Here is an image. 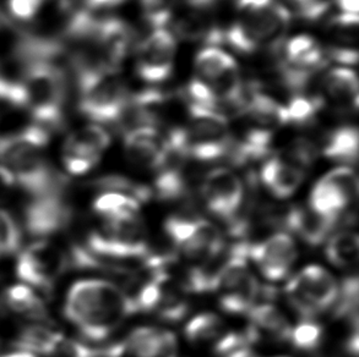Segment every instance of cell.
Masks as SVG:
<instances>
[{"instance_id":"obj_19","label":"cell","mask_w":359,"mask_h":357,"mask_svg":"<svg viewBox=\"0 0 359 357\" xmlns=\"http://www.w3.org/2000/svg\"><path fill=\"white\" fill-rule=\"evenodd\" d=\"M335 220L324 217L311 207H292L283 217V224L301 240L311 246H319L330 237Z\"/></svg>"},{"instance_id":"obj_17","label":"cell","mask_w":359,"mask_h":357,"mask_svg":"<svg viewBox=\"0 0 359 357\" xmlns=\"http://www.w3.org/2000/svg\"><path fill=\"white\" fill-rule=\"evenodd\" d=\"M124 150L126 157L139 167L157 170L165 155V137L157 127L142 126L126 131Z\"/></svg>"},{"instance_id":"obj_3","label":"cell","mask_w":359,"mask_h":357,"mask_svg":"<svg viewBox=\"0 0 359 357\" xmlns=\"http://www.w3.org/2000/svg\"><path fill=\"white\" fill-rule=\"evenodd\" d=\"M291 11L277 0H237L224 42L241 54L277 52L291 24Z\"/></svg>"},{"instance_id":"obj_37","label":"cell","mask_w":359,"mask_h":357,"mask_svg":"<svg viewBox=\"0 0 359 357\" xmlns=\"http://www.w3.org/2000/svg\"><path fill=\"white\" fill-rule=\"evenodd\" d=\"M124 1L126 0H83V4L85 9L95 11V10L111 9L123 4Z\"/></svg>"},{"instance_id":"obj_15","label":"cell","mask_w":359,"mask_h":357,"mask_svg":"<svg viewBox=\"0 0 359 357\" xmlns=\"http://www.w3.org/2000/svg\"><path fill=\"white\" fill-rule=\"evenodd\" d=\"M73 211L62 190L36 197L25 211V227L31 235L48 237L68 227Z\"/></svg>"},{"instance_id":"obj_32","label":"cell","mask_w":359,"mask_h":357,"mask_svg":"<svg viewBox=\"0 0 359 357\" xmlns=\"http://www.w3.org/2000/svg\"><path fill=\"white\" fill-rule=\"evenodd\" d=\"M254 342L245 333H224L215 344L217 357H252Z\"/></svg>"},{"instance_id":"obj_34","label":"cell","mask_w":359,"mask_h":357,"mask_svg":"<svg viewBox=\"0 0 359 357\" xmlns=\"http://www.w3.org/2000/svg\"><path fill=\"white\" fill-rule=\"evenodd\" d=\"M44 357H101V351L88 348L85 344L67 338L62 334Z\"/></svg>"},{"instance_id":"obj_33","label":"cell","mask_w":359,"mask_h":357,"mask_svg":"<svg viewBox=\"0 0 359 357\" xmlns=\"http://www.w3.org/2000/svg\"><path fill=\"white\" fill-rule=\"evenodd\" d=\"M19 245V227L9 213L0 209V257L16 251Z\"/></svg>"},{"instance_id":"obj_10","label":"cell","mask_w":359,"mask_h":357,"mask_svg":"<svg viewBox=\"0 0 359 357\" xmlns=\"http://www.w3.org/2000/svg\"><path fill=\"white\" fill-rule=\"evenodd\" d=\"M358 196V178L350 167L331 170L316 183L309 207L324 217L337 222Z\"/></svg>"},{"instance_id":"obj_4","label":"cell","mask_w":359,"mask_h":357,"mask_svg":"<svg viewBox=\"0 0 359 357\" xmlns=\"http://www.w3.org/2000/svg\"><path fill=\"white\" fill-rule=\"evenodd\" d=\"M68 73L34 60H26L21 86L25 106L36 125L46 130L60 129L65 119Z\"/></svg>"},{"instance_id":"obj_28","label":"cell","mask_w":359,"mask_h":357,"mask_svg":"<svg viewBox=\"0 0 359 357\" xmlns=\"http://www.w3.org/2000/svg\"><path fill=\"white\" fill-rule=\"evenodd\" d=\"M62 333L55 332L54 329L34 326L25 329L22 333L20 334L16 345L19 346L21 351L32 354L34 356L41 355L46 356L53 348L54 344L60 338Z\"/></svg>"},{"instance_id":"obj_35","label":"cell","mask_w":359,"mask_h":357,"mask_svg":"<svg viewBox=\"0 0 359 357\" xmlns=\"http://www.w3.org/2000/svg\"><path fill=\"white\" fill-rule=\"evenodd\" d=\"M301 19L308 22H318L325 18L330 10L329 0H288Z\"/></svg>"},{"instance_id":"obj_23","label":"cell","mask_w":359,"mask_h":357,"mask_svg":"<svg viewBox=\"0 0 359 357\" xmlns=\"http://www.w3.org/2000/svg\"><path fill=\"white\" fill-rule=\"evenodd\" d=\"M323 155L327 160L348 167L358 160V130L355 126H340L326 136Z\"/></svg>"},{"instance_id":"obj_16","label":"cell","mask_w":359,"mask_h":357,"mask_svg":"<svg viewBox=\"0 0 359 357\" xmlns=\"http://www.w3.org/2000/svg\"><path fill=\"white\" fill-rule=\"evenodd\" d=\"M134 42L130 24L119 18H101L95 34L98 60L106 71L117 73Z\"/></svg>"},{"instance_id":"obj_29","label":"cell","mask_w":359,"mask_h":357,"mask_svg":"<svg viewBox=\"0 0 359 357\" xmlns=\"http://www.w3.org/2000/svg\"><path fill=\"white\" fill-rule=\"evenodd\" d=\"M358 278H346L342 284L339 285V294L334 306L336 317L347 319L352 328H358Z\"/></svg>"},{"instance_id":"obj_39","label":"cell","mask_w":359,"mask_h":357,"mask_svg":"<svg viewBox=\"0 0 359 357\" xmlns=\"http://www.w3.org/2000/svg\"><path fill=\"white\" fill-rule=\"evenodd\" d=\"M180 1H183V0H180ZM184 1H189V0H184Z\"/></svg>"},{"instance_id":"obj_26","label":"cell","mask_w":359,"mask_h":357,"mask_svg":"<svg viewBox=\"0 0 359 357\" xmlns=\"http://www.w3.org/2000/svg\"><path fill=\"white\" fill-rule=\"evenodd\" d=\"M141 203L128 195L118 192H103L93 202V209L104 220L117 219L140 211Z\"/></svg>"},{"instance_id":"obj_24","label":"cell","mask_w":359,"mask_h":357,"mask_svg":"<svg viewBox=\"0 0 359 357\" xmlns=\"http://www.w3.org/2000/svg\"><path fill=\"white\" fill-rule=\"evenodd\" d=\"M325 255L336 267L353 266L359 257V237L355 232L344 230L327 239Z\"/></svg>"},{"instance_id":"obj_18","label":"cell","mask_w":359,"mask_h":357,"mask_svg":"<svg viewBox=\"0 0 359 357\" xmlns=\"http://www.w3.org/2000/svg\"><path fill=\"white\" fill-rule=\"evenodd\" d=\"M281 66L292 71L319 74L327 63L325 50L320 43L308 34H299L282 44Z\"/></svg>"},{"instance_id":"obj_9","label":"cell","mask_w":359,"mask_h":357,"mask_svg":"<svg viewBox=\"0 0 359 357\" xmlns=\"http://www.w3.org/2000/svg\"><path fill=\"white\" fill-rule=\"evenodd\" d=\"M69 261L60 247L48 240H39L20 255L16 274L32 289H50L68 268Z\"/></svg>"},{"instance_id":"obj_11","label":"cell","mask_w":359,"mask_h":357,"mask_svg":"<svg viewBox=\"0 0 359 357\" xmlns=\"http://www.w3.org/2000/svg\"><path fill=\"white\" fill-rule=\"evenodd\" d=\"M201 195L210 212L229 225L242 216L245 188L232 170L216 168L209 172L201 183Z\"/></svg>"},{"instance_id":"obj_5","label":"cell","mask_w":359,"mask_h":357,"mask_svg":"<svg viewBox=\"0 0 359 357\" xmlns=\"http://www.w3.org/2000/svg\"><path fill=\"white\" fill-rule=\"evenodd\" d=\"M175 130L189 160L216 162L229 155L233 136L224 113L188 104V122Z\"/></svg>"},{"instance_id":"obj_6","label":"cell","mask_w":359,"mask_h":357,"mask_svg":"<svg viewBox=\"0 0 359 357\" xmlns=\"http://www.w3.org/2000/svg\"><path fill=\"white\" fill-rule=\"evenodd\" d=\"M79 111L100 124H119L130 98L126 83L117 73L88 71L75 75Z\"/></svg>"},{"instance_id":"obj_36","label":"cell","mask_w":359,"mask_h":357,"mask_svg":"<svg viewBox=\"0 0 359 357\" xmlns=\"http://www.w3.org/2000/svg\"><path fill=\"white\" fill-rule=\"evenodd\" d=\"M44 0H8L10 15L19 21L34 20L43 6Z\"/></svg>"},{"instance_id":"obj_2","label":"cell","mask_w":359,"mask_h":357,"mask_svg":"<svg viewBox=\"0 0 359 357\" xmlns=\"http://www.w3.org/2000/svg\"><path fill=\"white\" fill-rule=\"evenodd\" d=\"M49 131L32 124L22 130L0 135V167L34 197L63 190V178L44 157Z\"/></svg>"},{"instance_id":"obj_20","label":"cell","mask_w":359,"mask_h":357,"mask_svg":"<svg viewBox=\"0 0 359 357\" xmlns=\"http://www.w3.org/2000/svg\"><path fill=\"white\" fill-rule=\"evenodd\" d=\"M248 316L250 326L248 327L247 333L254 343L264 338L276 342L290 340L291 323L276 306L269 302L257 304L248 312Z\"/></svg>"},{"instance_id":"obj_22","label":"cell","mask_w":359,"mask_h":357,"mask_svg":"<svg viewBox=\"0 0 359 357\" xmlns=\"http://www.w3.org/2000/svg\"><path fill=\"white\" fill-rule=\"evenodd\" d=\"M321 90L325 99L339 111H355L358 108V78L353 70L340 66L324 75ZM321 93V94H323Z\"/></svg>"},{"instance_id":"obj_7","label":"cell","mask_w":359,"mask_h":357,"mask_svg":"<svg viewBox=\"0 0 359 357\" xmlns=\"http://www.w3.org/2000/svg\"><path fill=\"white\" fill-rule=\"evenodd\" d=\"M339 283L324 267L306 266L287 283L286 298L304 319H313L335 304Z\"/></svg>"},{"instance_id":"obj_40","label":"cell","mask_w":359,"mask_h":357,"mask_svg":"<svg viewBox=\"0 0 359 357\" xmlns=\"http://www.w3.org/2000/svg\"><path fill=\"white\" fill-rule=\"evenodd\" d=\"M275 357H287V356H275Z\"/></svg>"},{"instance_id":"obj_27","label":"cell","mask_w":359,"mask_h":357,"mask_svg":"<svg viewBox=\"0 0 359 357\" xmlns=\"http://www.w3.org/2000/svg\"><path fill=\"white\" fill-rule=\"evenodd\" d=\"M184 333L190 343H216L224 334V324L216 314H199L190 319L189 323L185 326Z\"/></svg>"},{"instance_id":"obj_13","label":"cell","mask_w":359,"mask_h":357,"mask_svg":"<svg viewBox=\"0 0 359 357\" xmlns=\"http://www.w3.org/2000/svg\"><path fill=\"white\" fill-rule=\"evenodd\" d=\"M248 256L266 279L277 281L290 274L298 251L293 237L281 232L252 245L248 244Z\"/></svg>"},{"instance_id":"obj_30","label":"cell","mask_w":359,"mask_h":357,"mask_svg":"<svg viewBox=\"0 0 359 357\" xmlns=\"http://www.w3.org/2000/svg\"><path fill=\"white\" fill-rule=\"evenodd\" d=\"M180 0H140L146 22L154 29H165L177 14Z\"/></svg>"},{"instance_id":"obj_38","label":"cell","mask_w":359,"mask_h":357,"mask_svg":"<svg viewBox=\"0 0 359 357\" xmlns=\"http://www.w3.org/2000/svg\"><path fill=\"white\" fill-rule=\"evenodd\" d=\"M0 357H39V356H34V355H32V354L26 353V351H16V353H10L6 354V355H3V356Z\"/></svg>"},{"instance_id":"obj_12","label":"cell","mask_w":359,"mask_h":357,"mask_svg":"<svg viewBox=\"0 0 359 357\" xmlns=\"http://www.w3.org/2000/svg\"><path fill=\"white\" fill-rule=\"evenodd\" d=\"M175 36L165 29H154L136 50V73L147 83H165L172 75L175 58Z\"/></svg>"},{"instance_id":"obj_14","label":"cell","mask_w":359,"mask_h":357,"mask_svg":"<svg viewBox=\"0 0 359 357\" xmlns=\"http://www.w3.org/2000/svg\"><path fill=\"white\" fill-rule=\"evenodd\" d=\"M111 145V136L100 125H88L69 135L64 146V167L68 173L83 175L95 168Z\"/></svg>"},{"instance_id":"obj_21","label":"cell","mask_w":359,"mask_h":357,"mask_svg":"<svg viewBox=\"0 0 359 357\" xmlns=\"http://www.w3.org/2000/svg\"><path fill=\"white\" fill-rule=\"evenodd\" d=\"M304 175L306 170L281 155L266 160L260 172L264 186L277 198L291 197L303 183Z\"/></svg>"},{"instance_id":"obj_31","label":"cell","mask_w":359,"mask_h":357,"mask_svg":"<svg viewBox=\"0 0 359 357\" xmlns=\"http://www.w3.org/2000/svg\"><path fill=\"white\" fill-rule=\"evenodd\" d=\"M324 330L314 319H303V322L292 328L290 342L294 348L303 351H311L320 346Z\"/></svg>"},{"instance_id":"obj_1","label":"cell","mask_w":359,"mask_h":357,"mask_svg":"<svg viewBox=\"0 0 359 357\" xmlns=\"http://www.w3.org/2000/svg\"><path fill=\"white\" fill-rule=\"evenodd\" d=\"M64 312L81 335L93 342L107 339L135 314L126 290L103 279L79 280L72 285Z\"/></svg>"},{"instance_id":"obj_8","label":"cell","mask_w":359,"mask_h":357,"mask_svg":"<svg viewBox=\"0 0 359 357\" xmlns=\"http://www.w3.org/2000/svg\"><path fill=\"white\" fill-rule=\"evenodd\" d=\"M165 230L173 245L198 263L209 260L224 247L219 227L201 218L173 216L165 220Z\"/></svg>"},{"instance_id":"obj_25","label":"cell","mask_w":359,"mask_h":357,"mask_svg":"<svg viewBox=\"0 0 359 357\" xmlns=\"http://www.w3.org/2000/svg\"><path fill=\"white\" fill-rule=\"evenodd\" d=\"M5 304L15 314L39 318L46 314V306L39 295L27 285H14L5 293Z\"/></svg>"}]
</instances>
